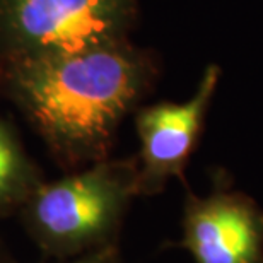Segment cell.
<instances>
[{
    "label": "cell",
    "instance_id": "obj_1",
    "mask_svg": "<svg viewBox=\"0 0 263 263\" xmlns=\"http://www.w3.org/2000/svg\"><path fill=\"white\" fill-rule=\"evenodd\" d=\"M152 67L123 43L81 53L15 59L9 87L62 164L108 159L118 125L147 92Z\"/></svg>",
    "mask_w": 263,
    "mask_h": 263
},
{
    "label": "cell",
    "instance_id": "obj_2",
    "mask_svg": "<svg viewBox=\"0 0 263 263\" xmlns=\"http://www.w3.org/2000/svg\"><path fill=\"white\" fill-rule=\"evenodd\" d=\"M137 197V161L108 157L59 180H45L17 217L46 258L72 260L120 245Z\"/></svg>",
    "mask_w": 263,
    "mask_h": 263
},
{
    "label": "cell",
    "instance_id": "obj_3",
    "mask_svg": "<svg viewBox=\"0 0 263 263\" xmlns=\"http://www.w3.org/2000/svg\"><path fill=\"white\" fill-rule=\"evenodd\" d=\"M134 0H0V28L15 59L60 57L123 43Z\"/></svg>",
    "mask_w": 263,
    "mask_h": 263
},
{
    "label": "cell",
    "instance_id": "obj_4",
    "mask_svg": "<svg viewBox=\"0 0 263 263\" xmlns=\"http://www.w3.org/2000/svg\"><path fill=\"white\" fill-rule=\"evenodd\" d=\"M219 79L220 68L209 65L190 99L183 103L162 101L137 111L140 197L159 195L173 178H185V170L205 127Z\"/></svg>",
    "mask_w": 263,
    "mask_h": 263
},
{
    "label": "cell",
    "instance_id": "obj_5",
    "mask_svg": "<svg viewBox=\"0 0 263 263\" xmlns=\"http://www.w3.org/2000/svg\"><path fill=\"white\" fill-rule=\"evenodd\" d=\"M178 246L193 263H263V209L220 183L207 195L186 192Z\"/></svg>",
    "mask_w": 263,
    "mask_h": 263
},
{
    "label": "cell",
    "instance_id": "obj_6",
    "mask_svg": "<svg viewBox=\"0 0 263 263\" xmlns=\"http://www.w3.org/2000/svg\"><path fill=\"white\" fill-rule=\"evenodd\" d=\"M43 181L14 128L0 120V219L17 215Z\"/></svg>",
    "mask_w": 263,
    "mask_h": 263
},
{
    "label": "cell",
    "instance_id": "obj_7",
    "mask_svg": "<svg viewBox=\"0 0 263 263\" xmlns=\"http://www.w3.org/2000/svg\"><path fill=\"white\" fill-rule=\"evenodd\" d=\"M45 263H125L123 261V255H122V248L120 245L109 246V248L94 251V253L79 256V258H72V260H50Z\"/></svg>",
    "mask_w": 263,
    "mask_h": 263
},
{
    "label": "cell",
    "instance_id": "obj_8",
    "mask_svg": "<svg viewBox=\"0 0 263 263\" xmlns=\"http://www.w3.org/2000/svg\"><path fill=\"white\" fill-rule=\"evenodd\" d=\"M0 263H15L9 246L5 245V241L2 239V236H0Z\"/></svg>",
    "mask_w": 263,
    "mask_h": 263
}]
</instances>
